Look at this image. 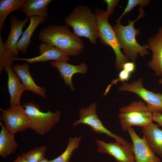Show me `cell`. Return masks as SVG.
I'll return each instance as SVG.
<instances>
[{
	"label": "cell",
	"instance_id": "6da1fadb",
	"mask_svg": "<svg viewBox=\"0 0 162 162\" xmlns=\"http://www.w3.org/2000/svg\"><path fill=\"white\" fill-rule=\"evenodd\" d=\"M39 38L41 42L55 46L68 56L78 55L84 47L83 42L67 25L47 26L39 32Z\"/></svg>",
	"mask_w": 162,
	"mask_h": 162
},
{
	"label": "cell",
	"instance_id": "7a4b0ae2",
	"mask_svg": "<svg viewBox=\"0 0 162 162\" xmlns=\"http://www.w3.org/2000/svg\"><path fill=\"white\" fill-rule=\"evenodd\" d=\"M64 22L67 26L72 28L74 32L78 37L87 38L92 44H96L98 38L97 19L88 7L76 6L65 17Z\"/></svg>",
	"mask_w": 162,
	"mask_h": 162
},
{
	"label": "cell",
	"instance_id": "3957f363",
	"mask_svg": "<svg viewBox=\"0 0 162 162\" xmlns=\"http://www.w3.org/2000/svg\"><path fill=\"white\" fill-rule=\"evenodd\" d=\"M138 16L134 20H128V24L122 25L120 22H116L113 27L118 39L121 48L124 50L125 55L129 60L135 62L138 54L144 57L149 54L147 49H149L148 44L144 46L140 45L136 39V36L140 34L139 30L136 29L134 24L137 20L144 16L142 7H140Z\"/></svg>",
	"mask_w": 162,
	"mask_h": 162
},
{
	"label": "cell",
	"instance_id": "277c9868",
	"mask_svg": "<svg viewBox=\"0 0 162 162\" xmlns=\"http://www.w3.org/2000/svg\"><path fill=\"white\" fill-rule=\"evenodd\" d=\"M98 28V38L104 45L110 46L114 51L116 56L115 66L118 70L122 69L123 64L129 59L121 50V47L117 36L109 23L105 11L100 8L95 9Z\"/></svg>",
	"mask_w": 162,
	"mask_h": 162
},
{
	"label": "cell",
	"instance_id": "5b68a950",
	"mask_svg": "<svg viewBox=\"0 0 162 162\" xmlns=\"http://www.w3.org/2000/svg\"><path fill=\"white\" fill-rule=\"evenodd\" d=\"M153 114L148 107L141 101H134L120 108L119 122L124 131L132 127L146 126L152 122Z\"/></svg>",
	"mask_w": 162,
	"mask_h": 162
},
{
	"label": "cell",
	"instance_id": "8992f818",
	"mask_svg": "<svg viewBox=\"0 0 162 162\" xmlns=\"http://www.w3.org/2000/svg\"><path fill=\"white\" fill-rule=\"evenodd\" d=\"M30 120V128L42 136L49 132L58 123L60 118L61 111L52 112L41 111L39 105L32 102L22 105Z\"/></svg>",
	"mask_w": 162,
	"mask_h": 162
},
{
	"label": "cell",
	"instance_id": "52a82bcc",
	"mask_svg": "<svg viewBox=\"0 0 162 162\" xmlns=\"http://www.w3.org/2000/svg\"><path fill=\"white\" fill-rule=\"evenodd\" d=\"M97 104L93 103L86 108H82L79 111V119L73 124L76 127L80 124H83L91 127L92 131L97 134H103L115 139L122 145L126 146L128 143L122 137L113 133L104 125L96 113Z\"/></svg>",
	"mask_w": 162,
	"mask_h": 162
},
{
	"label": "cell",
	"instance_id": "ba28073f",
	"mask_svg": "<svg viewBox=\"0 0 162 162\" xmlns=\"http://www.w3.org/2000/svg\"><path fill=\"white\" fill-rule=\"evenodd\" d=\"M0 110L2 112L0 120L10 133L15 134L30 128V120L22 105L14 106Z\"/></svg>",
	"mask_w": 162,
	"mask_h": 162
},
{
	"label": "cell",
	"instance_id": "9c48e42d",
	"mask_svg": "<svg viewBox=\"0 0 162 162\" xmlns=\"http://www.w3.org/2000/svg\"><path fill=\"white\" fill-rule=\"evenodd\" d=\"M142 83L141 78L129 83L124 82L119 87V90L137 94L146 103L153 114L162 113V93H155L146 89Z\"/></svg>",
	"mask_w": 162,
	"mask_h": 162
},
{
	"label": "cell",
	"instance_id": "30bf717a",
	"mask_svg": "<svg viewBox=\"0 0 162 162\" xmlns=\"http://www.w3.org/2000/svg\"><path fill=\"white\" fill-rule=\"evenodd\" d=\"M95 142L98 152L107 154L112 157L117 162H135L131 143L124 146L116 140L107 143L97 139Z\"/></svg>",
	"mask_w": 162,
	"mask_h": 162
},
{
	"label": "cell",
	"instance_id": "8fae6325",
	"mask_svg": "<svg viewBox=\"0 0 162 162\" xmlns=\"http://www.w3.org/2000/svg\"><path fill=\"white\" fill-rule=\"evenodd\" d=\"M127 131L132 141L135 162H160V159L150 149L144 136L140 138L132 127Z\"/></svg>",
	"mask_w": 162,
	"mask_h": 162
},
{
	"label": "cell",
	"instance_id": "7c38bea8",
	"mask_svg": "<svg viewBox=\"0 0 162 162\" xmlns=\"http://www.w3.org/2000/svg\"><path fill=\"white\" fill-rule=\"evenodd\" d=\"M39 56L30 58L15 57L14 61H25L29 64L47 62L49 61H65L70 60L69 56L55 46L46 43L41 44L39 47Z\"/></svg>",
	"mask_w": 162,
	"mask_h": 162
},
{
	"label": "cell",
	"instance_id": "4fadbf2b",
	"mask_svg": "<svg viewBox=\"0 0 162 162\" xmlns=\"http://www.w3.org/2000/svg\"><path fill=\"white\" fill-rule=\"evenodd\" d=\"M50 64L58 70L65 84L71 90L74 89L72 82L73 75L76 74H85L87 71L86 64L82 63L78 65L70 64L65 61H51Z\"/></svg>",
	"mask_w": 162,
	"mask_h": 162
},
{
	"label": "cell",
	"instance_id": "5bb4252c",
	"mask_svg": "<svg viewBox=\"0 0 162 162\" xmlns=\"http://www.w3.org/2000/svg\"><path fill=\"white\" fill-rule=\"evenodd\" d=\"M148 46L153 55L148 66L158 76H162V27L148 40Z\"/></svg>",
	"mask_w": 162,
	"mask_h": 162
},
{
	"label": "cell",
	"instance_id": "9a60e30c",
	"mask_svg": "<svg viewBox=\"0 0 162 162\" xmlns=\"http://www.w3.org/2000/svg\"><path fill=\"white\" fill-rule=\"evenodd\" d=\"M10 32L4 44L5 48L15 56H17L19 53L17 48V44L23 33L22 29L28 19L26 17L24 20H20L15 16H10Z\"/></svg>",
	"mask_w": 162,
	"mask_h": 162
},
{
	"label": "cell",
	"instance_id": "2e32d148",
	"mask_svg": "<svg viewBox=\"0 0 162 162\" xmlns=\"http://www.w3.org/2000/svg\"><path fill=\"white\" fill-rule=\"evenodd\" d=\"M4 70L8 75L7 86L10 98V107L20 105L21 96L26 90L11 66L5 67Z\"/></svg>",
	"mask_w": 162,
	"mask_h": 162
},
{
	"label": "cell",
	"instance_id": "e0dca14e",
	"mask_svg": "<svg viewBox=\"0 0 162 162\" xmlns=\"http://www.w3.org/2000/svg\"><path fill=\"white\" fill-rule=\"evenodd\" d=\"M141 131L150 149L162 158V130L153 122L142 127Z\"/></svg>",
	"mask_w": 162,
	"mask_h": 162
},
{
	"label": "cell",
	"instance_id": "ac0fdd59",
	"mask_svg": "<svg viewBox=\"0 0 162 162\" xmlns=\"http://www.w3.org/2000/svg\"><path fill=\"white\" fill-rule=\"evenodd\" d=\"M12 68L21 80L26 90L31 91L45 98L46 90L36 84L30 74L28 63L22 64H17L13 66Z\"/></svg>",
	"mask_w": 162,
	"mask_h": 162
},
{
	"label": "cell",
	"instance_id": "d6986e66",
	"mask_svg": "<svg viewBox=\"0 0 162 162\" xmlns=\"http://www.w3.org/2000/svg\"><path fill=\"white\" fill-rule=\"evenodd\" d=\"M52 0H26L21 10L27 17L47 16L48 7Z\"/></svg>",
	"mask_w": 162,
	"mask_h": 162
},
{
	"label": "cell",
	"instance_id": "ffe728a7",
	"mask_svg": "<svg viewBox=\"0 0 162 162\" xmlns=\"http://www.w3.org/2000/svg\"><path fill=\"white\" fill-rule=\"evenodd\" d=\"M0 125V155L5 158L16 151L18 145L15 140V134L9 131L2 121Z\"/></svg>",
	"mask_w": 162,
	"mask_h": 162
},
{
	"label": "cell",
	"instance_id": "44dd1931",
	"mask_svg": "<svg viewBox=\"0 0 162 162\" xmlns=\"http://www.w3.org/2000/svg\"><path fill=\"white\" fill-rule=\"evenodd\" d=\"M47 17L33 16L30 18L28 26L23 32L17 45L18 50L23 53H26L28 45L31 43V38L35 29L39 24L44 22Z\"/></svg>",
	"mask_w": 162,
	"mask_h": 162
},
{
	"label": "cell",
	"instance_id": "7402d4cb",
	"mask_svg": "<svg viewBox=\"0 0 162 162\" xmlns=\"http://www.w3.org/2000/svg\"><path fill=\"white\" fill-rule=\"evenodd\" d=\"M26 0H1L0 1V32L4 22L11 12L21 8Z\"/></svg>",
	"mask_w": 162,
	"mask_h": 162
},
{
	"label": "cell",
	"instance_id": "603a6c76",
	"mask_svg": "<svg viewBox=\"0 0 162 162\" xmlns=\"http://www.w3.org/2000/svg\"><path fill=\"white\" fill-rule=\"evenodd\" d=\"M81 140L80 136L73 138L70 137L64 152L57 158L50 160L51 162H69L72 154L79 147Z\"/></svg>",
	"mask_w": 162,
	"mask_h": 162
},
{
	"label": "cell",
	"instance_id": "cb8c5ba5",
	"mask_svg": "<svg viewBox=\"0 0 162 162\" xmlns=\"http://www.w3.org/2000/svg\"><path fill=\"white\" fill-rule=\"evenodd\" d=\"M0 34V73L2 74L4 68L8 66H11L14 61L15 57L5 48Z\"/></svg>",
	"mask_w": 162,
	"mask_h": 162
},
{
	"label": "cell",
	"instance_id": "d4e9b609",
	"mask_svg": "<svg viewBox=\"0 0 162 162\" xmlns=\"http://www.w3.org/2000/svg\"><path fill=\"white\" fill-rule=\"evenodd\" d=\"M47 150L45 145L36 147L26 153H23L21 156L28 162H39L44 158Z\"/></svg>",
	"mask_w": 162,
	"mask_h": 162
},
{
	"label": "cell",
	"instance_id": "484cf974",
	"mask_svg": "<svg viewBox=\"0 0 162 162\" xmlns=\"http://www.w3.org/2000/svg\"><path fill=\"white\" fill-rule=\"evenodd\" d=\"M150 2L148 0H128L127 6L120 16L117 19L116 22H120L123 16L130 12L135 6L140 5V7L146 6Z\"/></svg>",
	"mask_w": 162,
	"mask_h": 162
},
{
	"label": "cell",
	"instance_id": "4316f807",
	"mask_svg": "<svg viewBox=\"0 0 162 162\" xmlns=\"http://www.w3.org/2000/svg\"><path fill=\"white\" fill-rule=\"evenodd\" d=\"M131 74L124 69H122L119 72L118 78L112 80L111 83L108 85L105 92L104 94H106L109 91L112 86L116 84L118 82H125L130 79Z\"/></svg>",
	"mask_w": 162,
	"mask_h": 162
},
{
	"label": "cell",
	"instance_id": "83f0119b",
	"mask_svg": "<svg viewBox=\"0 0 162 162\" xmlns=\"http://www.w3.org/2000/svg\"><path fill=\"white\" fill-rule=\"evenodd\" d=\"M104 2L107 5V10L105 11V14L107 18H109L112 13L115 7L118 5L119 0H105Z\"/></svg>",
	"mask_w": 162,
	"mask_h": 162
},
{
	"label": "cell",
	"instance_id": "f1b7e54d",
	"mask_svg": "<svg viewBox=\"0 0 162 162\" xmlns=\"http://www.w3.org/2000/svg\"><path fill=\"white\" fill-rule=\"evenodd\" d=\"M136 69V65L134 62H128L124 63L122 69L131 74L134 72Z\"/></svg>",
	"mask_w": 162,
	"mask_h": 162
},
{
	"label": "cell",
	"instance_id": "f546056e",
	"mask_svg": "<svg viewBox=\"0 0 162 162\" xmlns=\"http://www.w3.org/2000/svg\"><path fill=\"white\" fill-rule=\"evenodd\" d=\"M153 120L156 122L159 125L162 126V113L153 114Z\"/></svg>",
	"mask_w": 162,
	"mask_h": 162
},
{
	"label": "cell",
	"instance_id": "4dcf8cb0",
	"mask_svg": "<svg viewBox=\"0 0 162 162\" xmlns=\"http://www.w3.org/2000/svg\"><path fill=\"white\" fill-rule=\"evenodd\" d=\"M13 162H28L21 155H18L16 159Z\"/></svg>",
	"mask_w": 162,
	"mask_h": 162
},
{
	"label": "cell",
	"instance_id": "1f68e13d",
	"mask_svg": "<svg viewBox=\"0 0 162 162\" xmlns=\"http://www.w3.org/2000/svg\"><path fill=\"white\" fill-rule=\"evenodd\" d=\"M39 162H51L50 160H49L47 159L44 158Z\"/></svg>",
	"mask_w": 162,
	"mask_h": 162
},
{
	"label": "cell",
	"instance_id": "d6a6232c",
	"mask_svg": "<svg viewBox=\"0 0 162 162\" xmlns=\"http://www.w3.org/2000/svg\"><path fill=\"white\" fill-rule=\"evenodd\" d=\"M159 83L160 84L162 85V76H161V78L159 81Z\"/></svg>",
	"mask_w": 162,
	"mask_h": 162
}]
</instances>
